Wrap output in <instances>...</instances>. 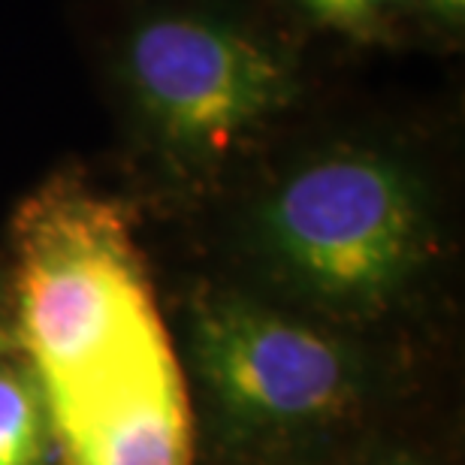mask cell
Returning <instances> with one entry per match:
<instances>
[{"label":"cell","instance_id":"obj_3","mask_svg":"<svg viewBox=\"0 0 465 465\" xmlns=\"http://www.w3.org/2000/svg\"><path fill=\"white\" fill-rule=\"evenodd\" d=\"M115 79L139 134L175 179H206L300 100L293 52L218 0H163L136 13Z\"/></svg>","mask_w":465,"mask_h":465},{"label":"cell","instance_id":"obj_1","mask_svg":"<svg viewBox=\"0 0 465 465\" xmlns=\"http://www.w3.org/2000/svg\"><path fill=\"white\" fill-rule=\"evenodd\" d=\"M13 314L52 423L173 353L134 215L79 175H54L13 218Z\"/></svg>","mask_w":465,"mask_h":465},{"label":"cell","instance_id":"obj_5","mask_svg":"<svg viewBox=\"0 0 465 465\" xmlns=\"http://www.w3.org/2000/svg\"><path fill=\"white\" fill-rule=\"evenodd\" d=\"M52 430L64 465H191L188 393L175 353Z\"/></svg>","mask_w":465,"mask_h":465},{"label":"cell","instance_id":"obj_6","mask_svg":"<svg viewBox=\"0 0 465 465\" xmlns=\"http://www.w3.org/2000/svg\"><path fill=\"white\" fill-rule=\"evenodd\" d=\"M54 430L31 362L0 357V465H49Z\"/></svg>","mask_w":465,"mask_h":465},{"label":"cell","instance_id":"obj_10","mask_svg":"<svg viewBox=\"0 0 465 465\" xmlns=\"http://www.w3.org/2000/svg\"><path fill=\"white\" fill-rule=\"evenodd\" d=\"M384 465H423V462H417L411 457H393V460H387Z\"/></svg>","mask_w":465,"mask_h":465},{"label":"cell","instance_id":"obj_7","mask_svg":"<svg viewBox=\"0 0 465 465\" xmlns=\"http://www.w3.org/2000/svg\"><path fill=\"white\" fill-rule=\"evenodd\" d=\"M293 4L312 22L330 31L348 34L353 40H369L402 6V0H293Z\"/></svg>","mask_w":465,"mask_h":465},{"label":"cell","instance_id":"obj_9","mask_svg":"<svg viewBox=\"0 0 465 465\" xmlns=\"http://www.w3.org/2000/svg\"><path fill=\"white\" fill-rule=\"evenodd\" d=\"M430 9L441 22L448 25H462V13H465V0H426Z\"/></svg>","mask_w":465,"mask_h":465},{"label":"cell","instance_id":"obj_2","mask_svg":"<svg viewBox=\"0 0 465 465\" xmlns=\"http://www.w3.org/2000/svg\"><path fill=\"white\" fill-rule=\"evenodd\" d=\"M251 248L287 291L336 318L387 312L430 263V188L405 157L339 143L293 163L248 221Z\"/></svg>","mask_w":465,"mask_h":465},{"label":"cell","instance_id":"obj_4","mask_svg":"<svg viewBox=\"0 0 465 465\" xmlns=\"http://www.w3.org/2000/svg\"><path fill=\"white\" fill-rule=\"evenodd\" d=\"M193 369L221 423L242 439L330 430L360 402V366L327 332L242 293L191 302Z\"/></svg>","mask_w":465,"mask_h":465},{"label":"cell","instance_id":"obj_8","mask_svg":"<svg viewBox=\"0 0 465 465\" xmlns=\"http://www.w3.org/2000/svg\"><path fill=\"white\" fill-rule=\"evenodd\" d=\"M9 302H6V293H4V284H0V357H6V353H15V330H13V318H9Z\"/></svg>","mask_w":465,"mask_h":465}]
</instances>
